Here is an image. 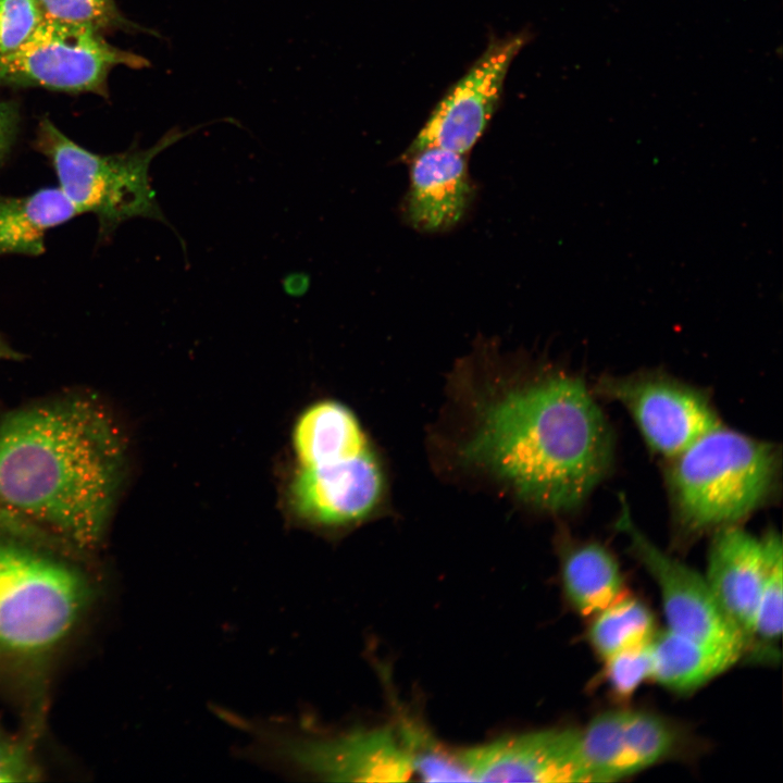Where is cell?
<instances>
[{
	"mask_svg": "<svg viewBox=\"0 0 783 783\" xmlns=\"http://www.w3.org/2000/svg\"><path fill=\"white\" fill-rule=\"evenodd\" d=\"M293 444L301 467L335 463L369 450L356 415L333 400L318 401L300 414Z\"/></svg>",
	"mask_w": 783,
	"mask_h": 783,
	"instance_id": "2e32d148",
	"label": "cell"
},
{
	"mask_svg": "<svg viewBox=\"0 0 783 783\" xmlns=\"http://www.w3.org/2000/svg\"><path fill=\"white\" fill-rule=\"evenodd\" d=\"M650 642L604 659V679L618 699L630 698L647 679H651Z\"/></svg>",
	"mask_w": 783,
	"mask_h": 783,
	"instance_id": "603a6c76",
	"label": "cell"
},
{
	"mask_svg": "<svg viewBox=\"0 0 783 783\" xmlns=\"http://www.w3.org/2000/svg\"><path fill=\"white\" fill-rule=\"evenodd\" d=\"M563 592L571 607L592 617L623 595L616 557L597 542L574 543L561 557Z\"/></svg>",
	"mask_w": 783,
	"mask_h": 783,
	"instance_id": "ac0fdd59",
	"label": "cell"
},
{
	"mask_svg": "<svg viewBox=\"0 0 783 783\" xmlns=\"http://www.w3.org/2000/svg\"><path fill=\"white\" fill-rule=\"evenodd\" d=\"M592 617L587 638L601 659L648 644L656 634L650 609L624 594Z\"/></svg>",
	"mask_w": 783,
	"mask_h": 783,
	"instance_id": "44dd1931",
	"label": "cell"
},
{
	"mask_svg": "<svg viewBox=\"0 0 783 783\" xmlns=\"http://www.w3.org/2000/svg\"><path fill=\"white\" fill-rule=\"evenodd\" d=\"M41 774L26 741L0 731V782H35Z\"/></svg>",
	"mask_w": 783,
	"mask_h": 783,
	"instance_id": "d4e9b609",
	"label": "cell"
},
{
	"mask_svg": "<svg viewBox=\"0 0 783 783\" xmlns=\"http://www.w3.org/2000/svg\"><path fill=\"white\" fill-rule=\"evenodd\" d=\"M22 356L12 349L1 337H0V361L1 360H17Z\"/></svg>",
	"mask_w": 783,
	"mask_h": 783,
	"instance_id": "4316f807",
	"label": "cell"
},
{
	"mask_svg": "<svg viewBox=\"0 0 783 783\" xmlns=\"http://www.w3.org/2000/svg\"><path fill=\"white\" fill-rule=\"evenodd\" d=\"M117 65L140 70L150 62L112 46L102 33L91 27L45 16L22 46L0 54V85L38 86L107 97L109 73Z\"/></svg>",
	"mask_w": 783,
	"mask_h": 783,
	"instance_id": "52a82bcc",
	"label": "cell"
},
{
	"mask_svg": "<svg viewBox=\"0 0 783 783\" xmlns=\"http://www.w3.org/2000/svg\"><path fill=\"white\" fill-rule=\"evenodd\" d=\"M382 490L381 468L369 449L335 463L301 467L290 485V502L308 523L344 525L372 512Z\"/></svg>",
	"mask_w": 783,
	"mask_h": 783,
	"instance_id": "7c38bea8",
	"label": "cell"
},
{
	"mask_svg": "<svg viewBox=\"0 0 783 783\" xmlns=\"http://www.w3.org/2000/svg\"><path fill=\"white\" fill-rule=\"evenodd\" d=\"M651 679L675 693H688L730 669L742 649L696 639L670 629L656 632L650 642Z\"/></svg>",
	"mask_w": 783,
	"mask_h": 783,
	"instance_id": "9a60e30c",
	"label": "cell"
},
{
	"mask_svg": "<svg viewBox=\"0 0 783 783\" xmlns=\"http://www.w3.org/2000/svg\"><path fill=\"white\" fill-rule=\"evenodd\" d=\"M406 214L423 232H440L456 225L471 198L463 154L432 147L412 158Z\"/></svg>",
	"mask_w": 783,
	"mask_h": 783,
	"instance_id": "5bb4252c",
	"label": "cell"
},
{
	"mask_svg": "<svg viewBox=\"0 0 783 783\" xmlns=\"http://www.w3.org/2000/svg\"><path fill=\"white\" fill-rule=\"evenodd\" d=\"M596 391L621 403L651 450L668 459L721 424L703 391L666 375L606 376Z\"/></svg>",
	"mask_w": 783,
	"mask_h": 783,
	"instance_id": "ba28073f",
	"label": "cell"
},
{
	"mask_svg": "<svg viewBox=\"0 0 783 783\" xmlns=\"http://www.w3.org/2000/svg\"><path fill=\"white\" fill-rule=\"evenodd\" d=\"M622 505L618 530L656 582L668 629L704 642L734 646L744 654L743 637L724 617L705 576L658 548L634 523L627 506Z\"/></svg>",
	"mask_w": 783,
	"mask_h": 783,
	"instance_id": "30bf717a",
	"label": "cell"
},
{
	"mask_svg": "<svg viewBox=\"0 0 783 783\" xmlns=\"http://www.w3.org/2000/svg\"><path fill=\"white\" fill-rule=\"evenodd\" d=\"M77 214L59 186L23 197L0 196V253L41 254L47 232Z\"/></svg>",
	"mask_w": 783,
	"mask_h": 783,
	"instance_id": "e0dca14e",
	"label": "cell"
},
{
	"mask_svg": "<svg viewBox=\"0 0 783 783\" xmlns=\"http://www.w3.org/2000/svg\"><path fill=\"white\" fill-rule=\"evenodd\" d=\"M83 574L58 558L0 539V657L28 661L54 650L90 600Z\"/></svg>",
	"mask_w": 783,
	"mask_h": 783,
	"instance_id": "5b68a950",
	"label": "cell"
},
{
	"mask_svg": "<svg viewBox=\"0 0 783 783\" xmlns=\"http://www.w3.org/2000/svg\"><path fill=\"white\" fill-rule=\"evenodd\" d=\"M762 540L767 554V573L744 655L756 662H774L780 658L776 646L782 634L783 552L781 537L775 532H769Z\"/></svg>",
	"mask_w": 783,
	"mask_h": 783,
	"instance_id": "ffe728a7",
	"label": "cell"
},
{
	"mask_svg": "<svg viewBox=\"0 0 783 783\" xmlns=\"http://www.w3.org/2000/svg\"><path fill=\"white\" fill-rule=\"evenodd\" d=\"M455 756L471 781L587 782L579 729L573 728L506 736Z\"/></svg>",
	"mask_w": 783,
	"mask_h": 783,
	"instance_id": "8fae6325",
	"label": "cell"
},
{
	"mask_svg": "<svg viewBox=\"0 0 783 783\" xmlns=\"http://www.w3.org/2000/svg\"><path fill=\"white\" fill-rule=\"evenodd\" d=\"M525 40V36H514L490 44L437 104L405 157L432 147L460 154L470 151L492 119L509 66Z\"/></svg>",
	"mask_w": 783,
	"mask_h": 783,
	"instance_id": "9c48e42d",
	"label": "cell"
},
{
	"mask_svg": "<svg viewBox=\"0 0 783 783\" xmlns=\"http://www.w3.org/2000/svg\"><path fill=\"white\" fill-rule=\"evenodd\" d=\"M766 573L767 554L762 538L737 524L716 530L704 576L724 617L743 637L744 650Z\"/></svg>",
	"mask_w": 783,
	"mask_h": 783,
	"instance_id": "4fadbf2b",
	"label": "cell"
},
{
	"mask_svg": "<svg viewBox=\"0 0 783 783\" xmlns=\"http://www.w3.org/2000/svg\"><path fill=\"white\" fill-rule=\"evenodd\" d=\"M688 736L679 723L647 710L626 709L622 729L624 776L682 756Z\"/></svg>",
	"mask_w": 783,
	"mask_h": 783,
	"instance_id": "d6986e66",
	"label": "cell"
},
{
	"mask_svg": "<svg viewBox=\"0 0 783 783\" xmlns=\"http://www.w3.org/2000/svg\"><path fill=\"white\" fill-rule=\"evenodd\" d=\"M17 123V107L11 102L0 101V162L14 140Z\"/></svg>",
	"mask_w": 783,
	"mask_h": 783,
	"instance_id": "484cf974",
	"label": "cell"
},
{
	"mask_svg": "<svg viewBox=\"0 0 783 783\" xmlns=\"http://www.w3.org/2000/svg\"><path fill=\"white\" fill-rule=\"evenodd\" d=\"M227 721L250 734L248 756L288 774L331 781H408L418 776L425 734L406 728L325 733L304 718L248 721L228 714Z\"/></svg>",
	"mask_w": 783,
	"mask_h": 783,
	"instance_id": "277c9868",
	"label": "cell"
},
{
	"mask_svg": "<svg viewBox=\"0 0 783 783\" xmlns=\"http://www.w3.org/2000/svg\"><path fill=\"white\" fill-rule=\"evenodd\" d=\"M124 464L119 426L87 395L32 405L0 420V505L76 548L101 540Z\"/></svg>",
	"mask_w": 783,
	"mask_h": 783,
	"instance_id": "6da1fadb",
	"label": "cell"
},
{
	"mask_svg": "<svg viewBox=\"0 0 783 783\" xmlns=\"http://www.w3.org/2000/svg\"><path fill=\"white\" fill-rule=\"evenodd\" d=\"M44 18L37 0H0V54L22 46Z\"/></svg>",
	"mask_w": 783,
	"mask_h": 783,
	"instance_id": "cb8c5ba5",
	"label": "cell"
},
{
	"mask_svg": "<svg viewBox=\"0 0 783 783\" xmlns=\"http://www.w3.org/2000/svg\"><path fill=\"white\" fill-rule=\"evenodd\" d=\"M44 15L55 21L91 27L100 33L156 32L127 20L114 0H37Z\"/></svg>",
	"mask_w": 783,
	"mask_h": 783,
	"instance_id": "7402d4cb",
	"label": "cell"
},
{
	"mask_svg": "<svg viewBox=\"0 0 783 783\" xmlns=\"http://www.w3.org/2000/svg\"><path fill=\"white\" fill-rule=\"evenodd\" d=\"M775 445L722 423L670 459L668 483L674 513L688 533L737 524L774 489Z\"/></svg>",
	"mask_w": 783,
	"mask_h": 783,
	"instance_id": "3957f363",
	"label": "cell"
},
{
	"mask_svg": "<svg viewBox=\"0 0 783 783\" xmlns=\"http://www.w3.org/2000/svg\"><path fill=\"white\" fill-rule=\"evenodd\" d=\"M201 126L170 129L147 149L99 154L74 142L45 117L39 123L36 141L37 148L51 160L60 189L80 214L90 212L97 216L104 236L135 217L153 219L173 228L151 187L150 163L160 152Z\"/></svg>",
	"mask_w": 783,
	"mask_h": 783,
	"instance_id": "8992f818",
	"label": "cell"
},
{
	"mask_svg": "<svg viewBox=\"0 0 783 783\" xmlns=\"http://www.w3.org/2000/svg\"><path fill=\"white\" fill-rule=\"evenodd\" d=\"M462 455L532 505L563 512L582 505L606 475L612 435L585 383L557 375L486 407Z\"/></svg>",
	"mask_w": 783,
	"mask_h": 783,
	"instance_id": "7a4b0ae2",
	"label": "cell"
}]
</instances>
